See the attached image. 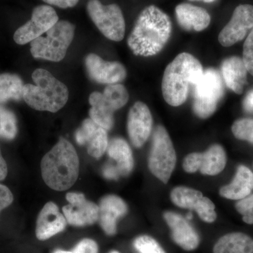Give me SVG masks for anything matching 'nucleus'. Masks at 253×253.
<instances>
[{
  "instance_id": "nucleus-1",
  "label": "nucleus",
  "mask_w": 253,
  "mask_h": 253,
  "mask_svg": "<svg viewBox=\"0 0 253 253\" xmlns=\"http://www.w3.org/2000/svg\"><path fill=\"white\" fill-rule=\"evenodd\" d=\"M172 23L169 16L157 6L145 8L127 40V44L136 56H154L163 49L170 38Z\"/></svg>"
},
{
  "instance_id": "nucleus-2",
  "label": "nucleus",
  "mask_w": 253,
  "mask_h": 253,
  "mask_svg": "<svg viewBox=\"0 0 253 253\" xmlns=\"http://www.w3.org/2000/svg\"><path fill=\"white\" fill-rule=\"evenodd\" d=\"M80 162L71 143L61 137L41 161V172L46 185L63 191L74 185L79 175Z\"/></svg>"
},
{
  "instance_id": "nucleus-3",
  "label": "nucleus",
  "mask_w": 253,
  "mask_h": 253,
  "mask_svg": "<svg viewBox=\"0 0 253 253\" xmlns=\"http://www.w3.org/2000/svg\"><path fill=\"white\" fill-rule=\"evenodd\" d=\"M202 65L193 55L181 53L169 63L162 81L163 97L168 104L179 106L187 99L189 88L202 76Z\"/></svg>"
},
{
  "instance_id": "nucleus-4",
  "label": "nucleus",
  "mask_w": 253,
  "mask_h": 253,
  "mask_svg": "<svg viewBox=\"0 0 253 253\" xmlns=\"http://www.w3.org/2000/svg\"><path fill=\"white\" fill-rule=\"evenodd\" d=\"M35 84L23 86V98L33 109L56 113L67 103V86L46 70L38 68L32 75Z\"/></svg>"
},
{
  "instance_id": "nucleus-5",
  "label": "nucleus",
  "mask_w": 253,
  "mask_h": 253,
  "mask_svg": "<svg viewBox=\"0 0 253 253\" xmlns=\"http://www.w3.org/2000/svg\"><path fill=\"white\" fill-rule=\"evenodd\" d=\"M74 25L67 21H58L46 32V37H39L31 42V51L36 59L59 62L66 56L74 38Z\"/></svg>"
},
{
  "instance_id": "nucleus-6",
  "label": "nucleus",
  "mask_w": 253,
  "mask_h": 253,
  "mask_svg": "<svg viewBox=\"0 0 253 253\" xmlns=\"http://www.w3.org/2000/svg\"><path fill=\"white\" fill-rule=\"evenodd\" d=\"M176 162L175 150L166 128L158 126L153 136V144L149 157L150 171L157 179L167 184Z\"/></svg>"
},
{
  "instance_id": "nucleus-7",
  "label": "nucleus",
  "mask_w": 253,
  "mask_h": 253,
  "mask_svg": "<svg viewBox=\"0 0 253 253\" xmlns=\"http://www.w3.org/2000/svg\"><path fill=\"white\" fill-rule=\"evenodd\" d=\"M194 86V111L201 118L212 116L224 94L222 81L216 70L209 68Z\"/></svg>"
},
{
  "instance_id": "nucleus-8",
  "label": "nucleus",
  "mask_w": 253,
  "mask_h": 253,
  "mask_svg": "<svg viewBox=\"0 0 253 253\" xmlns=\"http://www.w3.org/2000/svg\"><path fill=\"white\" fill-rule=\"evenodd\" d=\"M87 12L98 29L108 39L122 41L126 33V22L117 4L104 5L99 0H89Z\"/></svg>"
},
{
  "instance_id": "nucleus-9",
  "label": "nucleus",
  "mask_w": 253,
  "mask_h": 253,
  "mask_svg": "<svg viewBox=\"0 0 253 253\" xmlns=\"http://www.w3.org/2000/svg\"><path fill=\"white\" fill-rule=\"evenodd\" d=\"M59 21L54 8L41 5L33 10L31 19L15 32L14 41L18 44H26L46 33Z\"/></svg>"
},
{
  "instance_id": "nucleus-10",
  "label": "nucleus",
  "mask_w": 253,
  "mask_h": 253,
  "mask_svg": "<svg viewBox=\"0 0 253 253\" xmlns=\"http://www.w3.org/2000/svg\"><path fill=\"white\" fill-rule=\"evenodd\" d=\"M226 164L225 151L220 145L214 144L205 153H191L186 156L183 168L188 173L199 170L204 175L215 176L224 170Z\"/></svg>"
},
{
  "instance_id": "nucleus-11",
  "label": "nucleus",
  "mask_w": 253,
  "mask_h": 253,
  "mask_svg": "<svg viewBox=\"0 0 253 253\" xmlns=\"http://www.w3.org/2000/svg\"><path fill=\"white\" fill-rule=\"evenodd\" d=\"M107 154L116 164L105 165L103 176L109 180H117L121 176L129 175L134 168L132 151L128 143L122 138H113L108 145Z\"/></svg>"
},
{
  "instance_id": "nucleus-12",
  "label": "nucleus",
  "mask_w": 253,
  "mask_h": 253,
  "mask_svg": "<svg viewBox=\"0 0 253 253\" xmlns=\"http://www.w3.org/2000/svg\"><path fill=\"white\" fill-rule=\"evenodd\" d=\"M66 199L69 204L63 206V214L70 225L90 226L98 221L99 206L86 200L84 194L68 193Z\"/></svg>"
},
{
  "instance_id": "nucleus-13",
  "label": "nucleus",
  "mask_w": 253,
  "mask_h": 253,
  "mask_svg": "<svg viewBox=\"0 0 253 253\" xmlns=\"http://www.w3.org/2000/svg\"><path fill=\"white\" fill-rule=\"evenodd\" d=\"M253 28V6L241 4L233 13L232 17L219 35L221 45L228 47L242 41Z\"/></svg>"
},
{
  "instance_id": "nucleus-14",
  "label": "nucleus",
  "mask_w": 253,
  "mask_h": 253,
  "mask_svg": "<svg viewBox=\"0 0 253 253\" xmlns=\"http://www.w3.org/2000/svg\"><path fill=\"white\" fill-rule=\"evenodd\" d=\"M153 118L151 111L141 101H137L129 110L127 117V132L133 146L140 148L151 135Z\"/></svg>"
},
{
  "instance_id": "nucleus-15",
  "label": "nucleus",
  "mask_w": 253,
  "mask_h": 253,
  "mask_svg": "<svg viewBox=\"0 0 253 253\" xmlns=\"http://www.w3.org/2000/svg\"><path fill=\"white\" fill-rule=\"evenodd\" d=\"M76 139L78 144L85 146L88 154L99 159L107 150V130L91 118L84 120L81 127L76 131Z\"/></svg>"
},
{
  "instance_id": "nucleus-16",
  "label": "nucleus",
  "mask_w": 253,
  "mask_h": 253,
  "mask_svg": "<svg viewBox=\"0 0 253 253\" xmlns=\"http://www.w3.org/2000/svg\"><path fill=\"white\" fill-rule=\"evenodd\" d=\"M85 66L91 79L101 84H118L126 76V68L121 63L104 61L95 54L86 56Z\"/></svg>"
},
{
  "instance_id": "nucleus-17",
  "label": "nucleus",
  "mask_w": 253,
  "mask_h": 253,
  "mask_svg": "<svg viewBox=\"0 0 253 253\" xmlns=\"http://www.w3.org/2000/svg\"><path fill=\"white\" fill-rule=\"evenodd\" d=\"M174 242L186 251H194L199 247L200 238L187 219L177 213L168 211L163 214Z\"/></svg>"
},
{
  "instance_id": "nucleus-18",
  "label": "nucleus",
  "mask_w": 253,
  "mask_h": 253,
  "mask_svg": "<svg viewBox=\"0 0 253 253\" xmlns=\"http://www.w3.org/2000/svg\"><path fill=\"white\" fill-rule=\"evenodd\" d=\"M126 203L116 195H107L100 201L99 221L100 226L107 235L113 236L117 233V221L127 213Z\"/></svg>"
},
{
  "instance_id": "nucleus-19",
  "label": "nucleus",
  "mask_w": 253,
  "mask_h": 253,
  "mask_svg": "<svg viewBox=\"0 0 253 253\" xmlns=\"http://www.w3.org/2000/svg\"><path fill=\"white\" fill-rule=\"evenodd\" d=\"M67 221L54 203L48 202L37 219L36 234L40 241H46L64 230Z\"/></svg>"
},
{
  "instance_id": "nucleus-20",
  "label": "nucleus",
  "mask_w": 253,
  "mask_h": 253,
  "mask_svg": "<svg viewBox=\"0 0 253 253\" xmlns=\"http://www.w3.org/2000/svg\"><path fill=\"white\" fill-rule=\"evenodd\" d=\"M175 13L178 23L186 31H202L211 23L208 11L199 6L183 3L176 6Z\"/></svg>"
},
{
  "instance_id": "nucleus-21",
  "label": "nucleus",
  "mask_w": 253,
  "mask_h": 253,
  "mask_svg": "<svg viewBox=\"0 0 253 253\" xmlns=\"http://www.w3.org/2000/svg\"><path fill=\"white\" fill-rule=\"evenodd\" d=\"M253 190V173L249 168L240 166L230 184L221 187L219 194L230 200H241L249 196Z\"/></svg>"
},
{
  "instance_id": "nucleus-22",
  "label": "nucleus",
  "mask_w": 253,
  "mask_h": 253,
  "mask_svg": "<svg viewBox=\"0 0 253 253\" xmlns=\"http://www.w3.org/2000/svg\"><path fill=\"white\" fill-rule=\"evenodd\" d=\"M221 72L226 86L236 94H242L247 83L249 73L243 59L232 56L224 60L221 66Z\"/></svg>"
},
{
  "instance_id": "nucleus-23",
  "label": "nucleus",
  "mask_w": 253,
  "mask_h": 253,
  "mask_svg": "<svg viewBox=\"0 0 253 253\" xmlns=\"http://www.w3.org/2000/svg\"><path fill=\"white\" fill-rule=\"evenodd\" d=\"M89 102L91 106L89 110V116L93 121L106 130L112 129L114 125V113L111 105L104 96L98 91L91 93Z\"/></svg>"
},
{
  "instance_id": "nucleus-24",
  "label": "nucleus",
  "mask_w": 253,
  "mask_h": 253,
  "mask_svg": "<svg viewBox=\"0 0 253 253\" xmlns=\"http://www.w3.org/2000/svg\"><path fill=\"white\" fill-rule=\"evenodd\" d=\"M213 253H253V239L244 233L226 234L214 245Z\"/></svg>"
},
{
  "instance_id": "nucleus-25",
  "label": "nucleus",
  "mask_w": 253,
  "mask_h": 253,
  "mask_svg": "<svg viewBox=\"0 0 253 253\" xmlns=\"http://www.w3.org/2000/svg\"><path fill=\"white\" fill-rule=\"evenodd\" d=\"M171 201L178 207L197 211L204 201V196L199 190L176 186L171 191Z\"/></svg>"
},
{
  "instance_id": "nucleus-26",
  "label": "nucleus",
  "mask_w": 253,
  "mask_h": 253,
  "mask_svg": "<svg viewBox=\"0 0 253 253\" xmlns=\"http://www.w3.org/2000/svg\"><path fill=\"white\" fill-rule=\"evenodd\" d=\"M23 86L22 80L16 75H0V104H4L11 99H21L23 97Z\"/></svg>"
},
{
  "instance_id": "nucleus-27",
  "label": "nucleus",
  "mask_w": 253,
  "mask_h": 253,
  "mask_svg": "<svg viewBox=\"0 0 253 253\" xmlns=\"http://www.w3.org/2000/svg\"><path fill=\"white\" fill-rule=\"evenodd\" d=\"M17 131V121L14 113L0 106V138L12 140Z\"/></svg>"
},
{
  "instance_id": "nucleus-28",
  "label": "nucleus",
  "mask_w": 253,
  "mask_h": 253,
  "mask_svg": "<svg viewBox=\"0 0 253 253\" xmlns=\"http://www.w3.org/2000/svg\"><path fill=\"white\" fill-rule=\"evenodd\" d=\"M103 94L115 111L123 107L129 100L126 88L121 84H109L105 88Z\"/></svg>"
},
{
  "instance_id": "nucleus-29",
  "label": "nucleus",
  "mask_w": 253,
  "mask_h": 253,
  "mask_svg": "<svg viewBox=\"0 0 253 253\" xmlns=\"http://www.w3.org/2000/svg\"><path fill=\"white\" fill-rule=\"evenodd\" d=\"M133 246L139 253H166L156 239L148 235L136 237Z\"/></svg>"
},
{
  "instance_id": "nucleus-30",
  "label": "nucleus",
  "mask_w": 253,
  "mask_h": 253,
  "mask_svg": "<svg viewBox=\"0 0 253 253\" xmlns=\"http://www.w3.org/2000/svg\"><path fill=\"white\" fill-rule=\"evenodd\" d=\"M231 130L237 139L253 144V119L244 118L238 120L233 125Z\"/></svg>"
},
{
  "instance_id": "nucleus-31",
  "label": "nucleus",
  "mask_w": 253,
  "mask_h": 253,
  "mask_svg": "<svg viewBox=\"0 0 253 253\" xmlns=\"http://www.w3.org/2000/svg\"><path fill=\"white\" fill-rule=\"evenodd\" d=\"M236 209L246 224H253V194L236 203Z\"/></svg>"
},
{
  "instance_id": "nucleus-32",
  "label": "nucleus",
  "mask_w": 253,
  "mask_h": 253,
  "mask_svg": "<svg viewBox=\"0 0 253 253\" xmlns=\"http://www.w3.org/2000/svg\"><path fill=\"white\" fill-rule=\"evenodd\" d=\"M197 214L201 220L207 223H212L217 219L215 206L212 201L205 196L201 207L197 211Z\"/></svg>"
},
{
  "instance_id": "nucleus-33",
  "label": "nucleus",
  "mask_w": 253,
  "mask_h": 253,
  "mask_svg": "<svg viewBox=\"0 0 253 253\" xmlns=\"http://www.w3.org/2000/svg\"><path fill=\"white\" fill-rule=\"evenodd\" d=\"M242 59L248 72L253 76V28L245 41Z\"/></svg>"
},
{
  "instance_id": "nucleus-34",
  "label": "nucleus",
  "mask_w": 253,
  "mask_h": 253,
  "mask_svg": "<svg viewBox=\"0 0 253 253\" xmlns=\"http://www.w3.org/2000/svg\"><path fill=\"white\" fill-rule=\"evenodd\" d=\"M99 248L93 240L84 239L76 245L73 251L76 253H98Z\"/></svg>"
},
{
  "instance_id": "nucleus-35",
  "label": "nucleus",
  "mask_w": 253,
  "mask_h": 253,
  "mask_svg": "<svg viewBox=\"0 0 253 253\" xmlns=\"http://www.w3.org/2000/svg\"><path fill=\"white\" fill-rule=\"evenodd\" d=\"M14 196L9 188L0 184V212L12 204Z\"/></svg>"
},
{
  "instance_id": "nucleus-36",
  "label": "nucleus",
  "mask_w": 253,
  "mask_h": 253,
  "mask_svg": "<svg viewBox=\"0 0 253 253\" xmlns=\"http://www.w3.org/2000/svg\"><path fill=\"white\" fill-rule=\"evenodd\" d=\"M46 4L54 5L58 7L66 9V8L73 7L78 4L79 0H43Z\"/></svg>"
},
{
  "instance_id": "nucleus-37",
  "label": "nucleus",
  "mask_w": 253,
  "mask_h": 253,
  "mask_svg": "<svg viewBox=\"0 0 253 253\" xmlns=\"http://www.w3.org/2000/svg\"><path fill=\"white\" fill-rule=\"evenodd\" d=\"M244 108L247 112L253 113V89L245 98Z\"/></svg>"
},
{
  "instance_id": "nucleus-38",
  "label": "nucleus",
  "mask_w": 253,
  "mask_h": 253,
  "mask_svg": "<svg viewBox=\"0 0 253 253\" xmlns=\"http://www.w3.org/2000/svg\"><path fill=\"white\" fill-rule=\"evenodd\" d=\"M8 168L6 161L1 155V150H0V181L3 180L7 175Z\"/></svg>"
},
{
  "instance_id": "nucleus-39",
  "label": "nucleus",
  "mask_w": 253,
  "mask_h": 253,
  "mask_svg": "<svg viewBox=\"0 0 253 253\" xmlns=\"http://www.w3.org/2000/svg\"><path fill=\"white\" fill-rule=\"evenodd\" d=\"M75 253L74 251H62V250H56V251H55L54 253Z\"/></svg>"
},
{
  "instance_id": "nucleus-40",
  "label": "nucleus",
  "mask_w": 253,
  "mask_h": 253,
  "mask_svg": "<svg viewBox=\"0 0 253 253\" xmlns=\"http://www.w3.org/2000/svg\"><path fill=\"white\" fill-rule=\"evenodd\" d=\"M190 1H203L206 3L214 2L216 0H190Z\"/></svg>"
},
{
  "instance_id": "nucleus-41",
  "label": "nucleus",
  "mask_w": 253,
  "mask_h": 253,
  "mask_svg": "<svg viewBox=\"0 0 253 253\" xmlns=\"http://www.w3.org/2000/svg\"><path fill=\"white\" fill-rule=\"evenodd\" d=\"M186 218H187V219H189L190 220V219H191V218H192V215H191V214H190L189 213V215H187V217H186Z\"/></svg>"
},
{
  "instance_id": "nucleus-42",
  "label": "nucleus",
  "mask_w": 253,
  "mask_h": 253,
  "mask_svg": "<svg viewBox=\"0 0 253 253\" xmlns=\"http://www.w3.org/2000/svg\"><path fill=\"white\" fill-rule=\"evenodd\" d=\"M109 253H120L118 252V251H111V252Z\"/></svg>"
}]
</instances>
